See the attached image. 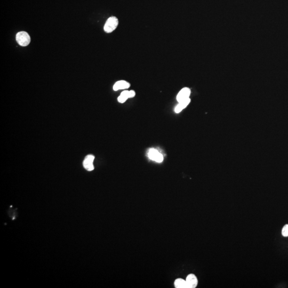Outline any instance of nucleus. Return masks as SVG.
<instances>
[{
  "label": "nucleus",
  "instance_id": "nucleus-9",
  "mask_svg": "<svg viewBox=\"0 0 288 288\" xmlns=\"http://www.w3.org/2000/svg\"><path fill=\"white\" fill-rule=\"evenodd\" d=\"M129 98H131L130 91L126 90V91L122 92L121 94L117 98V100L120 103H124V102H126V100Z\"/></svg>",
  "mask_w": 288,
  "mask_h": 288
},
{
  "label": "nucleus",
  "instance_id": "nucleus-8",
  "mask_svg": "<svg viewBox=\"0 0 288 288\" xmlns=\"http://www.w3.org/2000/svg\"><path fill=\"white\" fill-rule=\"evenodd\" d=\"M190 102H191V99L190 98H188V99L183 100V101H180V102H178L179 104L175 107V112L177 114L181 112L184 109L187 107L188 104L190 103Z\"/></svg>",
  "mask_w": 288,
  "mask_h": 288
},
{
  "label": "nucleus",
  "instance_id": "nucleus-3",
  "mask_svg": "<svg viewBox=\"0 0 288 288\" xmlns=\"http://www.w3.org/2000/svg\"><path fill=\"white\" fill-rule=\"evenodd\" d=\"M148 157L151 160L154 161L157 163H161L163 161V156L157 149L151 148L148 152Z\"/></svg>",
  "mask_w": 288,
  "mask_h": 288
},
{
  "label": "nucleus",
  "instance_id": "nucleus-7",
  "mask_svg": "<svg viewBox=\"0 0 288 288\" xmlns=\"http://www.w3.org/2000/svg\"><path fill=\"white\" fill-rule=\"evenodd\" d=\"M130 86V84L129 82L124 80L118 81L113 86V90L117 91L121 89H128Z\"/></svg>",
  "mask_w": 288,
  "mask_h": 288
},
{
  "label": "nucleus",
  "instance_id": "nucleus-4",
  "mask_svg": "<svg viewBox=\"0 0 288 288\" xmlns=\"http://www.w3.org/2000/svg\"><path fill=\"white\" fill-rule=\"evenodd\" d=\"M95 160V157L92 155H89L84 158V161L83 162V165L84 168L86 170L89 171H91L94 170V161Z\"/></svg>",
  "mask_w": 288,
  "mask_h": 288
},
{
  "label": "nucleus",
  "instance_id": "nucleus-2",
  "mask_svg": "<svg viewBox=\"0 0 288 288\" xmlns=\"http://www.w3.org/2000/svg\"><path fill=\"white\" fill-rule=\"evenodd\" d=\"M118 25V20L115 17H111L107 19L105 23L104 29L107 33L112 32L117 29Z\"/></svg>",
  "mask_w": 288,
  "mask_h": 288
},
{
  "label": "nucleus",
  "instance_id": "nucleus-6",
  "mask_svg": "<svg viewBox=\"0 0 288 288\" xmlns=\"http://www.w3.org/2000/svg\"><path fill=\"white\" fill-rule=\"evenodd\" d=\"M186 281L187 283L188 288H195L198 284V280L197 277L193 274H189L187 275Z\"/></svg>",
  "mask_w": 288,
  "mask_h": 288
},
{
  "label": "nucleus",
  "instance_id": "nucleus-11",
  "mask_svg": "<svg viewBox=\"0 0 288 288\" xmlns=\"http://www.w3.org/2000/svg\"><path fill=\"white\" fill-rule=\"evenodd\" d=\"M282 234L284 237H288V224L285 225L282 230Z\"/></svg>",
  "mask_w": 288,
  "mask_h": 288
},
{
  "label": "nucleus",
  "instance_id": "nucleus-10",
  "mask_svg": "<svg viewBox=\"0 0 288 288\" xmlns=\"http://www.w3.org/2000/svg\"><path fill=\"white\" fill-rule=\"evenodd\" d=\"M174 284L176 288H188L186 280L181 278L176 279L174 282Z\"/></svg>",
  "mask_w": 288,
  "mask_h": 288
},
{
  "label": "nucleus",
  "instance_id": "nucleus-5",
  "mask_svg": "<svg viewBox=\"0 0 288 288\" xmlns=\"http://www.w3.org/2000/svg\"><path fill=\"white\" fill-rule=\"evenodd\" d=\"M191 90L188 88H184L182 89L177 95V100L178 102L183 101L189 98L191 95Z\"/></svg>",
  "mask_w": 288,
  "mask_h": 288
},
{
  "label": "nucleus",
  "instance_id": "nucleus-1",
  "mask_svg": "<svg viewBox=\"0 0 288 288\" xmlns=\"http://www.w3.org/2000/svg\"><path fill=\"white\" fill-rule=\"evenodd\" d=\"M16 41L20 46L26 47L31 42V38L27 32L21 31L16 35Z\"/></svg>",
  "mask_w": 288,
  "mask_h": 288
}]
</instances>
